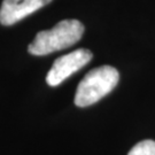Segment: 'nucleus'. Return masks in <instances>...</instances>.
Returning a JSON list of instances; mask_svg holds the SVG:
<instances>
[{"label":"nucleus","mask_w":155,"mask_h":155,"mask_svg":"<svg viewBox=\"0 0 155 155\" xmlns=\"http://www.w3.org/2000/svg\"><path fill=\"white\" fill-rule=\"evenodd\" d=\"M83 33L84 25L78 20H63L50 30L37 33L28 51L32 55H47L75 45Z\"/></svg>","instance_id":"f257e3e1"},{"label":"nucleus","mask_w":155,"mask_h":155,"mask_svg":"<svg viewBox=\"0 0 155 155\" xmlns=\"http://www.w3.org/2000/svg\"><path fill=\"white\" fill-rule=\"evenodd\" d=\"M120 74L114 67L102 66L91 70L78 84L75 105L87 107L111 92L118 83Z\"/></svg>","instance_id":"f03ea898"},{"label":"nucleus","mask_w":155,"mask_h":155,"mask_svg":"<svg viewBox=\"0 0 155 155\" xmlns=\"http://www.w3.org/2000/svg\"><path fill=\"white\" fill-rule=\"evenodd\" d=\"M91 59L92 53L85 48L76 50L56 59L46 76V82L50 86H58L72 74L86 66Z\"/></svg>","instance_id":"7ed1b4c3"},{"label":"nucleus","mask_w":155,"mask_h":155,"mask_svg":"<svg viewBox=\"0 0 155 155\" xmlns=\"http://www.w3.org/2000/svg\"><path fill=\"white\" fill-rule=\"evenodd\" d=\"M51 1L52 0H4L0 7V23L2 25H13Z\"/></svg>","instance_id":"20e7f679"},{"label":"nucleus","mask_w":155,"mask_h":155,"mask_svg":"<svg viewBox=\"0 0 155 155\" xmlns=\"http://www.w3.org/2000/svg\"><path fill=\"white\" fill-rule=\"evenodd\" d=\"M127 155H155V141L143 140L134 145Z\"/></svg>","instance_id":"39448f33"}]
</instances>
